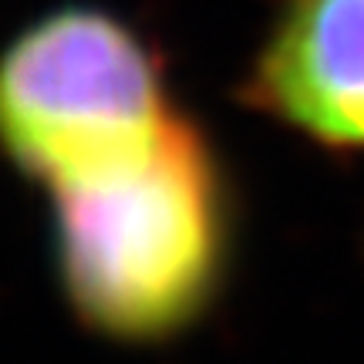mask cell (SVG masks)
Masks as SVG:
<instances>
[{
  "instance_id": "cell-1",
  "label": "cell",
  "mask_w": 364,
  "mask_h": 364,
  "mask_svg": "<svg viewBox=\"0 0 364 364\" xmlns=\"http://www.w3.org/2000/svg\"><path fill=\"white\" fill-rule=\"evenodd\" d=\"M54 199L68 294L95 327L159 338L203 307L223 223L213 162L186 122Z\"/></svg>"
},
{
  "instance_id": "cell-2",
  "label": "cell",
  "mask_w": 364,
  "mask_h": 364,
  "mask_svg": "<svg viewBox=\"0 0 364 364\" xmlns=\"http://www.w3.org/2000/svg\"><path fill=\"white\" fill-rule=\"evenodd\" d=\"M4 139L51 189L142 152L176 118L142 41L102 11L41 17L4 61Z\"/></svg>"
},
{
  "instance_id": "cell-3",
  "label": "cell",
  "mask_w": 364,
  "mask_h": 364,
  "mask_svg": "<svg viewBox=\"0 0 364 364\" xmlns=\"http://www.w3.org/2000/svg\"><path fill=\"white\" fill-rule=\"evenodd\" d=\"M253 91L317 142L364 149V0H290L257 61Z\"/></svg>"
}]
</instances>
